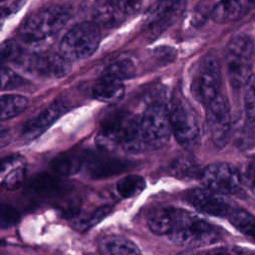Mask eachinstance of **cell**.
Listing matches in <instances>:
<instances>
[{"instance_id":"obj_1","label":"cell","mask_w":255,"mask_h":255,"mask_svg":"<svg viewBox=\"0 0 255 255\" xmlns=\"http://www.w3.org/2000/svg\"><path fill=\"white\" fill-rule=\"evenodd\" d=\"M96 142L106 151L122 149L136 153L147 150L141 136L138 116L113 114L103 124L97 134Z\"/></svg>"},{"instance_id":"obj_2","label":"cell","mask_w":255,"mask_h":255,"mask_svg":"<svg viewBox=\"0 0 255 255\" xmlns=\"http://www.w3.org/2000/svg\"><path fill=\"white\" fill-rule=\"evenodd\" d=\"M70 14L61 6H48L30 14L18 28L25 42L43 41L58 33L68 22Z\"/></svg>"},{"instance_id":"obj_3","label":"cell","mask_w":255,"mask_h":255,"mask_svg":"<svg viewBox=\"0 0 255 255\" xmlns=\"http://www.w3.org/2000/svg\"><path fill=\"white\" fill-rule=\"evenodd\" d=\"M221 236L216 226L187 210L183 211L176 227L168 235L176 245L189 248L207 246L218 241Z\"/></svg>"},{"instance_id":"obj_4","label":"cell","mask_w":255,"mask_h":255,"mask_svg":"<svg viewBox=\"0 0 255 255\" xmlns=\"http://www.w3.org/2000/svg\"><path fill=\"white\" fill-rule=\"evenodd\" d=\"M254 59V44L246 34L233 37L226 46L225 63L227 75L233 88L244 87L251 75Z\"/></svg>"},{"instance_id":"obj_5","label":"cell","mask_w":255,"mask_h":255,"mask_svg":"<svg viewBox=\"0 0 255 255\" xmlns=\"http://www.w3.org/2000/svg\"><path fill=\"white\" fill-rule=\"evenodd\" d=\"M100 28L96 23L83 22L72 27L60 43V54L70 62L86 59L98 49Z\"/></svg>"},{"instance_id":"obj_6","label":"cell","mask_w":255,"mask_h":255,"mask_svg":"<svg viewBox=\"0 0 255 255\" xmlns=\"http://www.w3.org/2000/svg\"><path fill=\"white\" fill-rule=\"evenodd\" d=\"M221 66L216 54L208 53L198 62L191 81V93L206 106L220 94Z\"/></svg>"},{"instance_id":"obj_7","label":"cell","mask_w":255,"mask_h":255,"mask_svg":"<svg viewBox=\"0 0 255 255\" xmlns=\"http://www.w3.org/2000/svg\"><path fill=\"white\" fill-rule=\"evenodd\" d=\"M167 109L171 131L177 142L185 148L195 146L200 136V128L192 108L184 99L176 96Z\"/></svg>"},{"instance_id":"obj_8","label":"cell","mask_w":255,"mask_h":255,"mask_svg":"<svg viewBox=\"0 0 255 255\" xmlns=\"http://www.w3.org/2000/svg\"><path fill=\"white\" fill-rule=\"evenodd\" d=\"M138 124L147 149L160 148L167 143L172 131L168 109L163 104L149 105L141 115H138Z\"/></svg>"},{"instance_id":"obj_9","label":"cell","mask_w":255,"mask_h":255,"mask_svg":"<svg viewBox=\"0 0 255 255\" xmlns=\"http://www.w3.org/2000/svg\"><path fill=\"white\" fill-rule=\"evenodd\" d=\"M206 127L214 145L223 147L231 132V114L229 103L221 93L206 106Z\"/></svg>"},{"instance_id":"obj_10","label":"cell","mask_w":255,"mask_h":255,"mask_svg":"<svg viewBox=\"0 0 255 255\" xmlns=\"http://www.w3.org/2000/svg\"><path fill=\"white\" fill-rule=\"evenodd\" d=\"M206 188L222 195L234 194L241 188L242 178L238 169L228 162H214L200 173Z\"/></svg>"},{"instance_id":"obj_11","label":"cell","mask_w":255,"mask_h":255,"mask_svg":"<svg viewBox=\"0 0 255 255\" xmlns=\"http://www.w3.org/2000/svg\"><path fill=\"white\" fill-rule=\"evenodd\" d=\"M185 1L158 0L148 11L145 31L149 35H158L169 27L181 14Z\"/></svg>"},{"instance_id":"obj_12","label":"cell","mask_w":255,"mask_h":255,"mask_svg":"<svg viewBox=\"0 0 255 255\" xmlns=\"http://www.w3.org/2000/svg\"><path fill=\"white\" fill-rule=\"evenodd\" d=\"M25 67L31 73L49 79L62 78L71 71L70 61L55 53L33 55L25 62Z\"/></svg>"},{"instance_id":"obj_13","label":"cell","mask_w":255,"mask_h":255,"mask_svg":"<svg viewBox=\"0 0 255 255\" xmlns=\"http://www.w3.org/2000/svg\"><path fill=\"white\" fill-rule=\"evenodd\" d=\"M190 204L198 211L217 217H228L232 208L230 202L222 195L208 188L193 189L187 195Z\"/></svg>"},{"instance_id":"obj_14","label":"cell","mask_w":255,"mask_h":255,"mask_svg":"<svg viewBox=\"0 0 255 255\" xmlns=\"http://www.w3.org/2000/svg\"><path fill=\"white\" fill-rule=\"evenodd\" d=\"M65 111L66 106L63 102L54 101L24 125L21 130L22 138L27 141L37 138L50 128L65 113Z\"/></svg>"},{"instance_id":"obj_15","label":"cell","mask_w":255,"mask_h":255,"mask_svg":"<svg viewBox=\"0 0 255 255\" xmlns=\"http://www.w3.org/2000/svg\"><path fill=\"white\" fill-rule=\"evenodd\" d=\"M184 209L176 207H157L147 215V226L157 235H169L176 227Z\"/></svg>"},{"instance_id":"obj_16","label":"cell","mask_w":255,"mask_h":255,"mask_svg":"<svg viewBox=\"0 0 255 255\" xmlns=\"http://www.w3.org/2000/svg\"><path fill=\"white\" fill-rule=\"evenodd\" d=\"M84 167L93 178H105L122 172L128 167L126 161L110 155H86Z\"/></svg>"},{"instance_id":"obj_17","label":"cell","mask_w":255,"mask_h":255,"mask_svg":"<svg viewBox=\"0 0 255 255\" xmlns=\"http://www.w3.org/2000/svg\"><path fill=\"white\" fill-rule=\"evenodd\" d=\"M248 0H219L211 9V18L219 24H227L240 19L247 11Z\"/></svg>"},{"instance_id":"obj_18","label":"cell","mask_w":255,"mask_h":255,"mask_svg":"<svg viewBox=\"0 0 255 255\" xmlns=\"http://www.w3.org/2000/svg\"><path fill=\"white\" fill-rule=\"evenodd\" d=\"M99 250L101 255H141L132 241L118 234L103 236L99 241Z\"/></svg>"},{"instance_id":"obj_19","label":"cell","mask_w":255,"mask_h":255,"mask_svg":"<svg viewBox=\"0 0 255 255\" xmlns=\"http://www.w3.org/2000/svg\"><path fill=\"white\" fill-rule=\"evenodd\" d=\"M124 94L123 81L108 75H104L99 79L93 88V96L97 100L110 104L119 102L124 97Z\"/></svg>"},{"instance_id":"obj_20","label":"cell","mask_w":255,"mask_h":255,"mask_svg":"<svg viewBox=\"0 0 255 255\" xmlns=\"http://www.w3.org/2000/svg\"><path fill=\"white\" fill-rule=\"evenodd\" d=\"M126 16L115 0H100L94 9V21L98 26L113 28L120 25Z\"/></svg>"},{"instance_id":"obj_21","label":"cell","mask_w":255,"mask_h":255,"mask_svg":"<svg viewBox=\"0 0 255 255\" xmlns=\"http://www.w3.org/2000/svg\"><path fill=\"white\" fill-rule=\"evenodd\" d=\"M2 184L7 189H15L20 186L25 177L23 159H10L1 167Z\"/></svg>"},{"instance_id":"obj_22","label":"cell","mask_w":255,"mask_h":255,"mask_svg":"<svg viewBox=\"0 0 255 255\" xmlns=\"http://www.w3.org/2000/svg\"><path fill=\"white\" fill-rule=\"evenodd\" d=\"M230 223L243 235L255 242V216L244 209H233L228 216Z\"/></svg>"},{"instance_id":"obj_23","label":"cell","mask_w":255,"mask_h":255,"mask_svg":"<svg viewBox=\"0 0 255 255\" xmlns=\"http://www.w3.org/2000/svg\"><path fill=\"white\" fill-rule=\"evenodd\" d=\"M28 106L27 98L20 95L7 94L1 97V120L12 119L26 110Z\"/></svg>"},{"instance_id":"obj_24","label":"cell","mask_w":255,"mask_h":255,"mask_svg":"<svg viewBox=\"0 0 255 255\" xmlns=\"http://www.w3.org/2000/svg\"><path fill=\"white\" fill-rule=\"evenodd\" d=\"M145 187V180L137 174H128L117 182V191L124 198L138 195Z\"/></svg>"},{"instance_id":"obj_25","label":"cell","mask_w":255,"mask_h":255,"mask_svg":"<svg viewBox=\"0 0 255 255\" xmlns=\"http://www.w3.org/2000/svg\"><path fill=\"white\" fill-rule=\"evenodd\" d=\"M135 73V68L129 58L121 57L112 61L105 70V75L117 78L119 80H126L131 78Z\"/></svg>"},{"instance_id":"obj_26","label":"cell","mask_w":255,"mask_h":255,"mask_svg":"<svg viewBox=\"0 0 255 255\" xmlns=\"http://www.w3.org/2000/svg\"><path fill=\"white\" fill-rule=\"evenodd\" d=\"M85 156L86 155H83L81 153L62 155L55 160L54 168L59 173L71 174L84 166Z\"/></svg>"},{"instance_id":"obj_27","label":"cell","mask_w":255,"mask_h":255,"mask_svg":"<svg viewBox=\"0 0 255 255\" xmlns=\"http://www.w3.org/2000/svg\"><path fill=\"white\" fill-rule=\"evenodd\" d=\"M112 208L110 206H102L97 208L95 211L80 217L74 221V227L78 229L81 232H84L90 228H92L94 225L98 224L102 219H104L106 216H108L111 212Z\"/></svg>"},{"instance_id":"obj_28","label":"cell","mask_w":255,"mask_h":255,"mask_svg":"<svg viewBox=\"0 0 255 255\" xmlns=\"http://www.w3.org/2000/svg\"><path fill=\"white\" fill-rule=\"evenodd\" d=\"M244 105L248 122L255 126V76H251L244 86Z\"/></svg>"},{"instance_id":"obj_29","label":"cell","mask_w":255,"mask_h":255,"mask_svg":"<svg viewBox=\"0 0 255 255\" xmlns=\"http://www.w3.org/2000/svg\"><path fill=\"white\" fill-rule=\"evenodd\" d=\"M24 80L14 71L10 70L9 68L3 67L1 72V88L2 90H9L17 88L23 85Z\"/></svg>"},{"instance_id":"obj_30","label":"cell","mask_w":255,"mask_h":255,"mask_svg":"<svg viewBox=\"0 0 255 255\" xmlns=\"http://www.w3.org/2000/svg\"><path fill=\"white\" fill-rule=\"evenodd\" d=\"M119 9L122 11V13L128 17L131 16L135 13H137L142 5L144 0H115Z\"/></svg>"},{"instance_id":"obj_31","label":"cell","mask_w":255,"mask_h":255,"mask_svg":"<svg viewBox=\"0 0 255 255\" xmlns=\"http://www.w3.org/2000/svg\"><path fill=\"white\" fill-rule=\"evenodd\" d=\"M1 54L4 61L16 60L21 55V47L12 40H7L2 44Z\"/></svg>"},{"instance_id":"obj_32","label":"cell","mask_w":255,"mask_h":255,"mask_svg":"<svg viewBox=\"0 0 255 255\" xmlns=\"http://www.w3.org/2000/svg\"><path fill=\"white\" fill-rule=\"evenodd\" d=\"M20 216L16 209L8 204H2L1 207V227L6 228L14 225Z\"/></svg>"},{"instance_id":"obj_33","label":"cell","mask_w":255,"mask_h":255,"mask_svg":"<svg viewBox=\"0 0 255 255\" xmlns=\"http://www.w3.org/2000/svg\"><path fill=\"white\" fill-rule=\"evenodd\" d=\"M194 255H249V254L243 249H240L237 247H220V248H215L208 251L200 252Z\"/></svg>"},{"instance_id":"obj_34","label":"cell","mask_w":255,"mask_h":255,"mask_svg":"<svg viewBox=\"0 0 255 255\" xmlns=\"http://www.w3.org/2000/svg\"><path fill=\"white\" fill-rule=\"evenodd\" d=\"M173 169L176 172H179L183 175H187V174H191L190 170H193V166H192V162L186 161L185 159H182L178 162H176L175 164H173Z\"/></svg>"},{"instance_id":"obj_35","label":"cell","mask_w":255,"mask_h":255,"mask_svg":"<svg viewBox=\"0 0 255 255\" xmlns=\"http://www.w3.org/2000/svg\"><path fill=\"white\" fill-rule=\"evenodd\" d=\"M246 177L248 179L250 186L255 191V157L247 165Z\"/></svg>"},{"instance_id":"obj_36","label":"cell","mask_w":255,"mask_h":255,"mask_svg":"<svg viewBox=\"0 0 255 255\" xmlns=\"http://www.w3.org/2000/svg\"><path fill=\"white\" fill-rule=\"evenodd\" d=\"M172 1H185V0H172Z\"/></svg>"},{"instance_id":"obj_37","label":"cell","mask_w":255,"mask_h":255,"mask_svg":"<svg viewBox=\"0 0 255 255\" xmlns=\"http://www.w3.org/2000/svg\"><path fill=\"white\" fill-rule=\"evenodd\" d=\"M248 1H250V2H255V0H248Z\"/></svg>"}]
</instances>
